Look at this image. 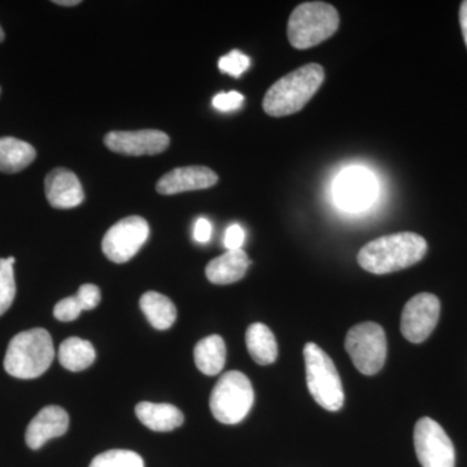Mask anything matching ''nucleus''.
Masks as SVG:
<instances>
[{
  "label": "nucleus",
  "mask_w": 467,
  "mask_h": 467,
  "mask_svg": "<svg viewBox=\"0 0 467 467\" xmlns=\"http://www.w3.org/2000/svg\"><path fill=\"white\" fill-rule=\"evenodd\" d=\"M426 252V239L418 234H389L364 245L358 252V261L368 273L389 275L420 263Z\"/></svg>",
  "instance_id": "nucleus-1"
},
{
  "label": "nucleus",
  "mask_w": 467,
  "mask_h": 467,
  "mask_svg": "<svg viewBox=\"0 0 467 467\" xmlns=\"http://www.w3.org/2000/svg\"><path fill=\"white\" fill-rule=\"evenodd\" d=\"M325 81V70L319 64H306L279 78L270 86L263 100L266 115L285 117L300 112Z\"/></svg>",
  "instance_id": "nucleus-2"
},
{
  "label": "nucleus",
  "mask_w": 467,
  "mask_h": 467,
  "mask_svg": "<svg viewBox=\"0 0 467 467\" xmlns=\"http://www.w3.org/2000/svg\"><path fill=\"white\" fill-rule=\"evenodd\" d=\"M55 358L54 343L45 328H32L14 337L8 344L5 368L18 379H36L51 367Z\"/></svg>",
  "instance_id": "nucleus-3"
},
{
  "label": "nucleus",
  "mask_w": 467,
  "mask_h": 467,
  "mask_svg": "<svg viewBox=\"0 0 467 467\" xmlns=\"http://www.w3.org/2000/svg\"><path fill=\"white\" fill-rule=\"evenodd\" d=\"M339 24V12L334 5L325 2L303 3L288 18V41L296 50H308L333 36Z\"/></svg>",
  "instance_id": "nucleus-4"
},
{
  "label": "nucleus",
  "mask_w": 467,
  "mask_h": 467,
  "mask_svg": "<svg viewBox=\"0 0 467 467\" xmlns=\"http://www.w3.org/2000/svg\"><path fill=\"white\" fill-rule=\"evenodd\" d=\"M304 359L310 395L326 410H340L344 405L343 384L333 359L315 343L306 344Z\"/></svg>",
  "instance_id": "nucleus-5"
},
{
  "label": "nucleus",
  "mask_w": 467,
  "mask_h": 467,
  "mask_svg": "<svg viewBox=\"0 0 467 467\" xmlns=\"http://www.w3.org/2000/svg\"><path fill=\"white\" fill-rule=\"evenodd\" d=\"M254 401L251 380L241 371H227L211 393L212 414L223 425H236L250 413Z\"/></svg>",
  "instance_id": "nucleus-6"
},
{
  "label": "nucleus",
  "mask_w": 467,
  "mask_h": 467,
  "mask_svg": "<svg viewBox=\"0 0 467 467\" xmlns=\"http://www.w3.org/2000/svg\"><path fill=\"white\" fill-rule=\"evenodd\" d=\"M346 349L359 373L374 376L382 370L387 356V339L382 326L364 322L350 328Z\"/></svg>",
  "instance_id": "nucleus-7"
},
{
  "label": "nucleus",
  "mask_w": 467,
  "mask_h": 467,
  "mask_svg": "<svg viewBox=\"0 0 467 467\" xmlns=\"http://www.w3.org/2000/svg\"><path fill=\"white\" fill-rule=\"evenodd\" d=\"M414 448L422 467H454L456 451L444 429L429 417L414 427Z\"/></svg>",
  "instance_id": "nucleus-8"
},
{
  "label": "nucleus",
  "mask_w": 467,
  "mask_h": 467,
  "mask_svg": "<svg viewBox=\"0 0 467 467\" xmlns=\"http://www.w3.org/2000/svg\"><path fill=\"white\" fill-rule=\"evenodd\" d=\"M149 235V223L143 217H126L107 232L101 242V250L112 263H128L143 247Z\"/></svg>",
  "instance_id": "nucleus-9"
},
{
  "label": "nucleus",
  "mask_w": 467,
  "mask_h": 467,
  "mask_svg": "<svg viewBox=\"0 0 467 467\" xmlns=\"http://www.w3.org/2000/svg\"><path fill=\"white\" fill-rule=\"evenodd\" d=\"M334 201L344 211H364L373 204L378 192L376 177L368 169H346L335 180Z\"/></svg>",
  "instance_id": "nucleus-10"
},
{
  "label": "nucleus",
  "mask_w": 467,
  "mask_h": 467,
  "mask_svg": "<svg viewBox=\"0 0 467 467\" xmlns=\"http://www.w3.org/2000/svg\"><path fill=\"white\" fill-rule=\"evenodd\" d=\"M441 301L432 294H418L408 301L401 315V334L410 343L425 342L435 330Z\"/></svg>",
  "instance_id": "nucleus-11"
},
{
  "label": "nucleus",
  "mask_w": 467,
  "mask_h": 467,
  "mask_svg": "<svg viewBox=\"0 0 467 467\" xmlns=\"http://www.w3.org/2000/svg\"><path fill=\"white\" fill-rule=\"evenodd\" d=\"M104 143L112 152L125 156H153L164 152L171 144L167 134L153 129L137 131H110Z\"/></svg>",
  "instance_id": "nucleus-12"
},
{
  "label": "nucleus",
  "mask_w": 467,
  "mask_h": 467,
  "mask_svg": "<svg viewBox=\"0 0 467 467\" xmlns=\"http://www.w3.org/2000/svg\"><path fill=\"white\" fill-rule=\"evenodd\" d=\"M218 182V175L207 167H183L173 169L160 178L156 190L161 195L196 192L213 187Z\"/></svg>",
  "instance_id": "nucleus-13"
},
{
  "label": "nucleus",
  "mask_w": 467,
  "mask_h": 467,
  "mask_svg": "<svg viewBox=\"0 0 467 467\" xmlns=\"http://www.w3.org/2000/svg\"><path fill=\"white\" fill-rule=\"evenodd\" d=\"M69 427V416L57 405L43 408L26 429V441L30 450L42 448L51 439L63 436Z\"/></svg>",
  "instance_id": "nucleus-14"
},
{
  "label": "nucleus",
  "mask_w": 467,
  "mask_h": 467,
  "mask_svg": "<svg viewBox=\"0 0 467 467\" xmlns=\"http://www.w3.org/2000/svg\"><path fill=\"white\" fill-rule=\"evenodd\" d=\"M46 198L51 207L70 209L78 207L85 199L84 189L73 171L57 168L45 180Z\"/></svg>",
  "instance_id": "nucleus-15"
},
{
  "label": "nucleus",
  "mask_w": 467,
  "mask_h": 467,
  "mask_svg": "<svg viewBox=\"0 0 467 467\" xmlns=\"http://www.w3.org/2000/svg\"><path fill=\"white\" fill-rule=\"evenodd\" d=\"M251 261L243 250L227 251L208 264L205 275L214 285H232L241 281L247 273Z\"/></svg>",
  "instance_id": "nucleus-16"
},
{
  "label": "nucleus",
  "mask_w": 467,
  "mask_h": 467,
  "mask_svg": "<svg viewBox=\"0 0 467 467\" xmlns=\"http://www.w3.org/2000/svg\"><path fill=\"white\" fill-rule=\"evenodd\" d=\"M138 420L152 431L169 432L182 426L184 416L182 411L171 404H155L142 401L135 408Z\"/></svg>",
  "instance_id": "nucleus-17"
},
{
  "label": "nucleus",
  "mask_w": 467,
  "mask_h": 467,
  "mask_svg": "<svg viewBox=\"0 0 467 467\" xmlns=\"http://www.w3.org/2000/svg\"><path fill=\"white\" fill-rule=\"evenodd\" d=\"M36 158L32 144L16 138H0V171L14 174L29 167Z\"/></svg>",
  "instance_id": "nucleus-18"
},
{
  "label": "nucleus",
  "mask_w": 467,
  "mask_h": 467,
  "mask_svg": "<svg viewBox=\"0 0 467 467\" xmlns=\"http://www.w3.org/2000/svg\"><path fill=\"white\" fill-rule=\"evenodd\" d=\"M193 358L199 370L205 376H217L226 362V346L220 335H211L196 344Z\"/></svg>",
  "instance_id": "nucleus-19"
},
{
  "label": "nucleus",
  "mask_w": 467,
  "mask_h": 467,
  "mask_svg": "<svg viewBox=\"0 0 467 467\" xmlns=\"http://www.w3.org/2000/svg\"><path fill=\"white\" fill-rule=\"evenodd\" d=\"M140 309L152 327L168 330L177 319V308L173 301L159 292L149 291L140 297Z\"/></svg>",
  "instance_id": "nucleus-20"
},
{
  "label": "nucleus",
  "mask_w": 467,
  "mask_h": 467,
  "mask_svg": "<svg viewBox=\"0 0 467 467\" xmlns=\"http://www.w3.org/2000/svg\"><path fill=\"white\" fill-rule=\"evenodd\" d=\"M245 343L251 358L259 365H270L278 358L275 334L264 324H252L245 333Z\"/></svg>",
  "instance_id": "nucleus-21"
},
{
  "label": "nucleus",
  "mask_w": 467,
  "mask_h": 467,
  "mask_svg": "<svg viewBox=\"0 0 467 467\" xmlns=\"http://www.w3.org/2000/svg\"><path fill=\"white\" fill-rule=\"evenodd\" d=\"M97 353L88 340L81 337H67L58 348V361L69 371H82L94 364Z\"/></svg>",
  "instance_id": "nucleus-22"
},
{
  "label": "nucleus",
  "mask_w": 467,
  "mask_h": 467,
  "mask_svg": "<svg viewBox=\"0 0 467 467\" xmlns=\"http://www.w3.org/2000/svg\"><path fill=\"white\" fill-rule=\"evenodd\" d=\"M90 467H144V461L133 451L112 450L98 454Z\"/></svg>",
  "instance_id": "nucleus-23"
},
{
  "label": "nucleus",
  "mask_w": 467,
  "mask_h": 467,
  "mask_svg": "<svg viewBox=\"0 0 467 467\" xmlns=\"http://www.w3.org/2000/svg\"><path fill=\"white\" fill-rule=\"evenodd\" d=\"M16 296L14 265L7 259H0V316L5 315Z\"/></svg>",
  "instance_id": "nucleus-24"
},
{
  "label": "nucleus",
  "mask_w": 467,
  "mask_h": 467,
  "mask_svg": "<svg viewBox=\"0 0 467 467\" xmlns=\"http://www.w3.org/2000/svg\"><path fill=\"white\" fill-rule=\"evenodd\" d=\"M250 57H245L241 51L234 50L218 61L221 72L233 77H241L250 67Z\"/></svg>",
  "instance_id": "nucleus-25"
},
{
  "label": "nucleus",
  "mask_w": 467,
  "mask_h": 467,
  "mask_svg": "<svg viewBox=\"0 0 467 467\" xmlns=\"http://www.w3.org/2000/svg\"><path fill=\"white\" fill-rule=\"evenodd\" d=\"M84 312L81 306H79L78 300L75 296L66 297L61 301H58L54 308L55 318L61 322H72L79 317V315Z\"/></svg>",
  "instance_id": "nucleus-26"
},
{
  "label": "nucleus",
  "mask_w": 467,
  "mask_h": 467,
  "mask_svg": "<svg viewBox=\"0 0 467 467\" xmlns=\"http://www.w3.org/2000/svg\"><path fill=\"white\" fill-rule=\"evenodd\" d=\"M77 300L82 310H92L99 306L101 300V292L99 287L95 285H82L76 294Z\"/></svg>",
  "instance_id": "nucleus-27"
},
{
  "label": "nucleus",
  "mask_w": 467,
  "mask_h": 467,
  "mask_svg": "<svg viewBox=\"0 0 467 467\" xmlns=\"http://www.w3.org/2000/svg\"><path fill=\"white\" fill-rule=\"evenodd\" d=\"M244 97L238 91L221 92L213 98V106L218 110L229 112V110L241 109Z\"/></svg>",
  "instance_id": "nucleus-28"
},
{
  "label": "nucleus",
  "mask_w": 467,
  "mask_h": 467,
  "mask_svg": "<svg viewBox=\"0 0 467 467\" xmlns=\"http://www.w3.org/2000/svg\"><path fill=\"white\" fill-rule=\"evenodd\" d=\"M245 233L241 225L234 223V225L227 227L225 234V247L227 251L242 250L243 243H244Z\"/></svg>",
  "instance_id": "nucleus-29"
},
{
  "label": "nucleus",
  "mask_w": 467,
  "mask_h": 467,
  "mask_svg": "<svg viewBox=\"0 0 467 467\" xmlns=\"http://www.w3.org/2000/svg\"><path fill=\"white\" fill-rule=\"evenodd\" d=\"M212 235V225L207 218H199L193 230V238L198 243H208Z\"/></svg>",
  "instance_id": "nucleus-30"
},
{
  "label": "nucleus",
  "mask_w": 467,
  "mask_h": 467,
  "mask_svg": "<svg viewBox=\"0 0 467 467\" xmlns=\"http://www.w3.org/2000/svg\"><path fill=\"white\" fill-rule=\"evenodd\" d=\"M460 24L461 30H462L463 41H465V45L467 47V0H465V2L461 3Z\"/></svg>",
  "instance_id": "nucleus-31"
},
{
  "label": "nucleus",
  "mask_w": 467,
  "mask_h": 467,
  "mask_svg": "<svg viewBox=\"0 0 467 467\" xmlns=\"http://www.w3.org/2000/svg\"><path fill=\"white\" fill-rule=\"evenodd\" d=\"M55 5H64V7H75V5H81V0H57Z\"/></svg>",
  "instance_id": "nucleus-32"
},
{
  "label": "nucleus",
  "mask_w": 467,
  "mask_h": 467,
  "mask_svg": "<svg viewBox=\"0 0 467 467\" xmlns=\"http://www.w3.org/2000/svg\"><path fill=\"white\" fill-rule=\"evenodd\" d=\"M5 32H3L2 26H0V42L5 41Z\"/></svg>",
  "instance_id": "nucleus-33"
},
{
  "label": "nucleus",
  "mask_w": 467,
  "mask_h": 467,
  "mask_svg": "<svg viewBox=\"0 0 467 467\" xmlns=\"http://www.w3.org/2000/svg\"><path fill=\"white\" fill-rule=\"evenodd\" d=\"M7 260L9 261V263H11V264H12V265H14L15 261H16V259H15V257H8V259H7Z\"/></svg>",
  "instance_id": "nucleus-34"
},
{
  "label": "nucleus",
  "mask_w": 467,
  "mask_h": 467,
  "mask_svg": "<svg viewBox=\"0 0 467 467\" xmlns=\"http://www.w3.org/2000/svg\"><path fill=\"white\" fill-rule=\"evenodd\" d=\"M0 94H2V88H0Z\"/></svg>",
  "instance_id": "nucleus-35"
}]
</instances>
